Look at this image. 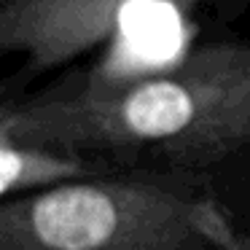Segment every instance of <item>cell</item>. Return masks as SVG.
Wrapping results in <instances>:
<instances>
[{
	"mask_svg": "<svg viewBox=\"0 0 250 250\" xmlns=\"http://www.w3.org/2000/svg\"><path fill=\"white\" fill-rule=\"evenodd\" d=\"M0 137L73 156L153 153L180 167L221 162L250 146V46L205 43L162 70L6 105Z\"/></svg>",
	"mask_w": 250,
	"mask_h": 250,
	"instance_id": "obj_1",
	"label": "cell"
},
{
	"mask_svg": "<svg viewBox=\"0 0 250 250\" xmlns=\"http://www.w3.org/2000/svg\"><path fill=\"white\" fill-rule=\"evenodd\" d=\"M231 250L212 202L156 180H70L8 199L0 250Z\"/></svg>",
	"mask_w": 250,
	"mask_h": 250,
	"instance_id": "obj_2",
	"label": "cell"
},
{
	"mask_svg": "<svg viewBox=\"0 0 250 250\" xmlns=\"http://www.w3.org/2000/svg\"><path fill=\"white\" fill-rule=\"evenodd\" d=\"M135 3L180 0H0V46L49 70L103 43Z\"/></svg>",
	"mask_w": 250,
	"mask_h": 250,
	"instance_id": "obj_3",
	"label": "cell"
},
{
	"mask_svg": "<svg viewBox=\"0 0 250 250\" xmlns=\"http://www.w3.org/2000/svg\"><path fill=\"white\" fill-rule=\"evenodd\" d=\"M86 172L89 164L83 162V156L0 137V194L3 196H11L14 191L41 188V186L51 188L60 183H70Z\"/></svg>",
	"mask_w": 250,
	"mask_h": 250,
	"instance_id": "obj_4",
	"label": "cell"
}]
</instances>
